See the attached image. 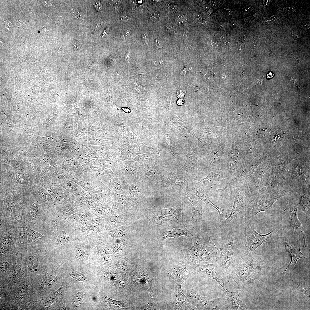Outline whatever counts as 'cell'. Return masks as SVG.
Segmentation results:
<instances>
[{"instance_id":"ee69618b","label":"cell","mask_w":310,"mask_h":310,"mask_svg":"<svg viewBox=\"0 0 310 310\" xmlns=\"http://www.w3.org/2000/svg\"><path fill=\"white\" fill-rule=\"evenodd\" d=\"M178 20L179 22H185L187 20L186 16L184 15H180L178 17Z\"/></svg>"},{"instance_id":"836d02e7","label":"cell","mask_w":310,"mask_h":310,"mask_svg":"<svg viewBox=\"0 0 310 310\" xmlns=\"http://www.w3.org/2000/svg\"><path fill=\"white\" fill-rule=\"evenodd\" d=\"M150 300L148 303L144 307V308L145 309H154L156 308L157 306V304L155 301L154 300L152 296L150 295Z\"/></svg>"},{"instance_id":"ab89813d","label":"cell","mask_w":310,"mask_h":310,"mask_svg":"<svg viewBox=\"0 0 310 310\" xmlns=\"http://www.w3.org/2000/svg\"><path fill=\"white\" fill-rule=\"evenodd\" d=\"M142 39L144 44L147 45L149 40V37L147 33H144L142 35Z\"/></svg>"},{"instance_id":"f35d334b","label":"cell","mask_w":310,"mask_h":310,"mask_svg":"<svg viewBox=\"0 0 310 310\" xmlns=\"http://www.w3.org/2000/svg\"><path fill=\"white\" fill-rule=\"evenodd\" d=\"M57 222L55 220H53L51 222L50 228L52 231L53 232L57 228Z\"/></svg>"},{"instance_id":"484cf974","label":"cell","mask_w":310,"mask_h":310,"mask_svg":"<svg viewBox=\"0 0 310 310\" xmlns=\"http://www.w3.org/2000/svg\"><path fill=\"white\" fill-rule=\"evenodd\" d=\"M69 275L75 280L81 282L86 281L87 279L85 275L76 270H73L69 273Z\"/></svg>"},{"instance_id":"83f0119b","label":"cell","mask_w":310,"mask_h":310,"mask_svg":"<svg viewBox=\"0 0 310 310\" xmlns=\"http://www.w3.org/2000/svg\"><path fill=\"white\" fill-rule=\"evenodd\" d=\"M170 182H171L172 185L177 186H181L183 185H185V184H186V180L185 178L181 176H180V175L177 176H175V177H173V178H171Z\"/></svg>"},{"instance_id":"9f6ffc18","label":"cell","mask_w":310,"mask_h":310,"mask_svg":"<svg viewBox=\"0 0 310 310\" xmlns=\"http://www.w3.org/2000/svg\"><path fill=\"white\" fill-rule=\"evenodd\" d=\"M184 101L182 99H179L177 102V104L179 105H182Z\"/></svg>"},{"instance_id":"277c9868","label":"cell","mask_w":310,"mask_h":310,"mask_svg":"<svg viewBox=\"0 0 310 310\" xmlns=\"http://www.w3.org/2000/svg\"><path fill=\"white\" fill-rule=\"evenodd\" d=\"M289 173L286 186L292 192L310 190L309 164L291 163L289 165Z\"/></svg>"},{"instance_id":"b9f144b4","label":"cell","mask_w":310,"mask_h":310,"mask_svg":"<svg viewBox=\"0 0 310 310\" xmlns=\"http://www.w3.org/2000/svg\"><path fill=\"white\" fill-rule=\"evenodd\" d=\"M283 11L287 13H290L293 12L294 9L293 8L291 7L287 6L284 8Z\"/></svg>"},{"instance_id":"6f0895ef","label":"cell","mask_w":310,"mask_h":310,"mask_svg":"<svg viewBox=\"0 0 310 310\" xmlns=\"http://www.w3.org/2000/svg\"><path fill=\"white\" fill-rule=\"evenodd\" d=\"M274 75V74L271 72L268 73L267 75V77L268 78H272Z\"/></svg>"},{"instance_id":"c3c4849f","label":"cell","mask_w":310,"mask_h":310,"mask_svg":"<svg viewBox=\"0 0 310 310\" xmlns=\"http://www.w3.org/2000/svg\"><path fill=\"white\" fill-rule=\"evenodd\" d=\"M130 54L129 51L127 52L125 54V60L126 62H128L130 59Z\"/></svg>"},{"instance_id":"7dc6e473","label":"cell","mask_w":310,"mask_h":310,"mask_svg":"<svg viewBox=\"0 0 310 310\" xmlns=\"http://www.w3.org/2000/svg\"><path fill=\"white\" fill-rule=\"evenodd\" d=\"M128 17L126 15H122L120 17V20L121 21H126L128 20Z\"/></svg>"},{"instance_id":"30bf717a","label":"cell","mask_w":310,"mask_h":310,"mask_svg":"<svg viewBox=\"0 0 310 310\" xmlns=\"http://www.w3.org/2000/svg\"><path fill=\"white\" fill-rule=\"evenodd\" d=\"M194 267L186 261H182L170 266L165 273L167 277L177 282L183 283L194 271Z\"/></svg>"},{"instance_id":"7bdbcfd3","label":"cell","mask_w":310,"mask_h":310,"mask_svg":"<svg viewBox=\"0 0 310 310\" xmlns=\"http://www.w3.org/2000/svg\"><path fill=\"white\" fill-rule=\"evenodd\" d=\"M93 5L97 10H99L101 9L102 8V5L100 2L99 1H94Z\"/></svg>"},{"instance_id":"7c38bea8","label":"cell","mask_w":310,"mask_h":310,"mask_svg":"<svg viewBox=\"0 0 310 310\" xmlns=\"http://www.w3.org/2000/svg\"><path fill=\"white\" fill-rule=\"evenodd\" d=\"M219 250V248L216 247L210 239L204 240L197 262L199 264H204L217 262Z\"/></svg>"},{"instance_id":"2e32d148","label":"cell","mask_w":310,"mask_h":310,"mask_svg":"<svg viewBox=\"0 0 310 310\" xmlns=\"http://www.w3.org/2000/svg\"><path fill=\"white\" fill-rule=\"evenodd\" d=\"M193 235L192 233L186 229L181 221L175 223L163 229L161 233L160 239L163 241L168 238H177L182 236H187L190 239Z\"/></svg>"},{"instance_id":"db71d44e","label":"cell","mask_w":310,"mask_h":310,"mask_svg":"<svg viewBox=\"0 0 310 310\" xmlns=\"http://www.w3.org/2000/svg\"><path fill=\"white\" fill-rule=\"evenodd\" d=\"M273 40V38L270 36H269L267 37L266 39V41L268 42H270L272 41Z\"/></svg>"},{"instance_id":"60d3db41","label":"cell","mask_w":310,"mask_h":310,"mask_svg":"<svg viewBox=\"0 0 310 310\" xmlns=\"http://www.w3.org/2000/svg\"><path fill=\"white\" fill-rule=\"evenodd\" d=\"M65 302L64 301H61V302H59L57 303V308L59 309H65L66 307L65 305Z\"/></svg>"},{"instance_id":"44dd1931","label":"cell","mask_w":310,"mask_h":310,"mask_svg":"<svg viewBox=\"0 0 310 310\" xmlns=\"http://www.w3.org/2000/svg\"><path fill=\"white\" fill-rule=\"evenodd\" d=\"M300 201L298 204L304 216L309 222L310 216V190H305L299 192Z\"/></svg>"},{"instance_id":"e0dca14e","label":"cell","mask_w":310,"mask_h":310,"mask_svg":"<svg viewBox=\"0 0 310 310\" xmlns=\"http://www.w3.org/2000/svg\"><path fill=\"white\" fill-rule=\"evenodd\" d=\"M282 240L286 250L289 253L291 257L290 261L283 272L285 273L288 269L292 268L295 265L298 259L306 257L301 252L300 244L299 242L290 241L286 237L283 238Z\"/></svg>"},{"instance_id":"816d5d0a","label":"cell","mask_w":310,"mask_h":310,"mask_svg":"<svg viewBox=\"0 0 310 310\" xmlns=\"http://www.w3.org/2000/svg\"><path fill=\"white\" fill-rule=\"evenodd\" d=\"M297 34L295 31L292 30L290 32L289 34L290 37L294 38Z\"/></svg>"},{"instance_id":"ffe728a7","label":"cell","mask_w":310,"mask_h":310,"mask_svg":"<svg viewBox=\"0 0 310 310\" xmlns=\"http://www.w3.org/2000/svg\"><path fill=\"white\" fill-rule=\"evenodd\" d=\"M185 196L193 206V212L192 218L195 221L201 220L202 217V208L196 197L192 193L191 190L188 188L186 189Z\"/></svg>"},{"instance_id":"603a6c76","label":"cell","mask_w":310,"mask_h":310,"mask_svg":"<svg viewBox=\"0 0 310 310\" xmlns=\"http://www.w3.org/2000/svg\"><path fill=\"white\" fill-rule=\"evenodd\" d=\"M182 283L177 282L175 288L174 305L177 309L180 308L184 303L188 301L187 296L182 292L181 285Z\"/></svg>"},{"instance_id":"1f68e13d","label":"cell","mask_w":310,"mask_h":310,"mask_svg":"<svg viewBox=\"0 0 310 310\" xmlns=\"http://www.w3.org/2000/svg\"><path fill=\"white\" fill-rule=\"evenodd\" d=\"M38 212V207L36 204H34L31 207L29 218L31 220H34L37 217Z\"/></svg>"},{"instance_id":"d590c367","label":"cell","mask_w":310,"mask_h":310,"mask_svg":"<svg viewBox=\"0 0 310 310\" xmlns=\"http://www.w3.org/2000/svg\"><path fill=\"white\" fill-rule=\"evenodd\" d=\"M23 228H19L17 233V239L19 241L22 242L24 240V233Z\"/></svg>"},{"instance_id":"5b68a950","label":"cell","mask_w":310,"mask_h":310,"mask_svg":"<svg viewBox=\"0 0 310 310\" xmlns=\"http://www.w3.org/2000/svg\"><path fill=\"white\" fill-rule=\"evenodd\" d=\"M183 207L182 204L169 208L152 210L148 212L147 216L153 226L171 225L181 221Z\"/></svg>"},{"instance_id":"cb8c5ba5","label":"cell","mask_w":310,"mask_h":310,"mask_svg":"<svg viewBox=\"0 0 310 310\" xmlns=\"http://www.w3.org/2000/svg\"><path fill=\"white\" fill-rule=\"evenodd\" d=\"M58 268L53 269L48 273L42 283V287L44 289L50 288L55 283L57 280L56 272Z\"/></svg>"},{"instance_id":"9c48e42d","label":"cell","mask_w":310,"mask_h":310,"mask_svg":"<svg viewBox=\"0 0 310 310\" xmlns=\"http://www.w3.org/2000/svg\"><path fill=\"white\" fill-rule=\"evenodd\" d=\"M226 165L215 168L208 173L207 176L197 183H195V187L203 190H208L214 185H218L224 179Z\"/></svg>"},{"instance_id":"d4e9b609","label":"cell","mask_w":310,"mask_h":310,"mask_svg":"<svg viewBox=\"0 0 310 310\" xmlns=\"http://www.w3.org/2000/svg\"><path fill=\"white\" fill-rule=\"evenodd\" d=\"M27 231L28 239L31 242H34L40 240L42 237V235L40 233L32 230L26 226Z\"/></svg>"},{"instance_id":"8992f818","label":"cell","mask_w":310,"mask_h":310,"mask_svg":"<svg viewBox=\"0 0 310 310\" xmlns=\"http://www.w3.org/2000/svg\"><path fill=\"white\" fill-rule=\"evenodd\" d=\"M245 226L246 237L245 246V257L249 256L262 244L272 240L274 235L277 231L276 229H274L266 234H260L255 230L254 223L250 219L245 221Z\"/></svg>"},{"instance_id":"7a4b0ae2","label":"cell","mask_w":310,"mask_h":310,"mask_svg":"<svg viewBox=\"0 0 310 310\" xmlns=\"http://www.w3.org/2000/svg\"><path fill=\"white\" fill-rule=\"evenodd\" d=\"M249 181V177H246L233 187L232 191L235 197L233 206L229 216L223 222L224 224H229L237 217H245L251 211L253 203L250 195Z\"/></svg>"},{"instance_id":"ba28073f","label":"cell","mask_w":310,"mask_h":310,"mask_svg":"<svg viewBox=\"0 0 310 310\" xmlns=\"http://www.w3.org/2000/svg\"><path fill=\"white\" fill-rule=\"evenodd\" d=\"M298 207V204L293 202L289 203L285 209L281 212V218L283 221L288 222L291 231L293 234H295V228L297 230L300 231L303 236V247L305 248L307 245L305 235L301 223L298 217L297 210Z\"/></svg>"},{"instance_id":"e575fe53","label":"cell","mask_w":310,"mask_h":310,"mask_svg":"<svg viewBox=\"0 0 310 310\" xmlns=\"http://www.w3.org/2000/svg\"><path fill=\"white\" fill-rule=\"evenodd\" d=\"M69 241L68 236L66 235H63L59 238L58 243L60 245H62L67 243Z\"/></svg>"},{"instance_id":"7402d4cb","label":"cell","mask_w":310,"mask_h":310,"mask_svg":"<svg viewBox=\"0 0 310 310\" xmlns=\"http://www.w3.org/2000/svg\"><path fill=\"white\" fill-rule=\"evenodd\" d=\"M68 287V285L66 282L64 280H63L61 286L58 290L44 298L43 301V304L44 307L48 309L55 301L63 297L65 294Z\"/></svg>"},{"instance_id":"11a10c76","label":"cell","mask_w":310,"mask_h":310,"mask_svg":"<svg viewBox=\"0 0 310 310\" xmlns=\"http://www.w3.org/2000/svg\"><path fill=\"white\" fill-rule=\"evenodd\" d=\"M270 4V1L268 0H265L264 1L263 4L265 6H267L269 5Z\"/></svg>"},{"instance_id":"680465c9","label":"cell","mask_w":310,"mask_h":310,"mask_svg":"<svg viewBox=\"0 0 310 310\" xmlns=\"http://www.w3.org/2000/svg\"><path fill=\"white\" fill-rule=\"evenodd\" d=\"M299 38H300L299 36V35L297 34H296V35L294 37V38L296 40H298Z\"/></svg>"},{"instance_id":"4316f807","label":"cell","mask_w":310,"mask_h":310,"mask_svg":"<svg viewBox=\"0 0 310 310\" xmlns=\"http://www.w3.org/2000/svg\"><path fill=\"white\" fill-rule=\"evenodd\" d=\"M211 310H226L220 298L212 299Z\"/></svg>"},{"instance_id":"5bb4252c","label":"cell","mask_w":310,"mask_h":310,"mask_svg":"<svg viewBox=\"0 0 310 310\" xmlns=\"http://www.w3.org/2000/svg\"><path fill=\"white\" fill-rule=\"evenodd\" d=\"M194 271L203 274L215 280L222 287L223 290L225 288L224 284L228 283L229 280L223 278L219 273L218 267L213 263L194 265Z\"/></svg>"},{"instance_id":"f907efd6","label":"cell","mask_w":310,"mask_h":310,"mask_svg":"<svg viewBox=\"0 0 310 310\" xmlns=\"http://www.w3.org/2000/svg\"><path fill=\"white\" fill-rule=\"evenodd\" d=\"M159 16V15L158 13H154L151 15L150 18L151 19H156L158 18Z\"/></svg>"},{"instance_id":"d6a6232c","label":"cell","mask_w":310,"mask_h":310,"mask_svg":"<svg viewBox=\"0 0 310 310\" xmlns=\"http://www.w3.org/2000/svg\"><path fill=\"white\" fill-rule=\"evenodd\" d=\"M76 255L78 259H83L88 256V254L87 251L85 249L82 248H79L76 251Z\"/></svg>"},{"instance_id":"f6af8a7d","label":"cell","mask_w":310,"mask_h":310,"mask_svg":"<svg viewBox=\"0 0 310 310\" xmlns=\"http://www.w3.org/2000/svg\"><path fill=\"white\" fill-rule=\"evenodd\" d=\"M310 22H308L304 23L303 25V28L305 30L308 29L310 28Z\"/></svg>"},{"instance_id":"4fadbf2b","label":"cell","mask_w":310,"mask_h":310,"mask_svg":"<svg viewBox=\"0 0 310 310\" xmlns=\"http://www.w3.org/2000/svg\"><path fill=\"white\" fill-rule=\"evenodd\" d=\"M191 244L187 249L182 250V253L185 261L194 266L197 260L202 248L203 239L197 234L194 235L190 238Z\"/></svg>"},{"instance_id":"6da1fadb","label":"cell","mask_w":310,"mask_h":310,"mask_svg":"<svg viewBox=\"0 0 310 310\" xmlns=\"http://www.w3.org/2000/svg\"><path fill=\"white\" fill-rule=\"evenodd\" d=\"M262 257L259 251H254L249 256L245 257L243 263L232 270L228 279L235 282L239 289L244 290L253 283L262 269L260 264Z\"/></svg>"},{"instance_id":"4dcf8cb0","label":"cell","mask_w":310,"mask_h":310,"mask_svg":"<svg viewBox=\"0 0 310 310\" xmlns=\"http://www.w3.org/2000/svg\"><path fill=\"white\" fill-rule=\"evenodd\" d=\"M104 297L108 303L112 307L115 308H119L122 307L123 304L122 301H118L111 299L106 295H104Z\"/></svg>"},{"instance_id":"9a60e30c","label":"cell","mask_w":310,"mask_h":310,"mask_svg":"<svg viewBox=\"0 0 310 310\" xmlns=\"http://www.w3.org/2000/svg\"><path fill=\"white\" fill-rule=\"evenodd\" d=\"M270 162L259 165L250 176L249 189L251 193H256L264 186L262 178L265 173L272 165Z\"/></svg>"},{"instance_id":"f5cc1de1","label":"cell","mask_w":310,"mask_h":310,"mask_svg":"<svg viewBox=\"0 0 310 310\" xmlns=\"http://www.w3.org/2000/svg\"><path fill=\"white\" fill-rule=\"evenodd\" d=\"M109 30V27H107L104 31L102 33L101 35V37H104L105 35L107 34Z\"/></svg>"},{"instance_id":"8fae6325","label":"cell","mask_w":310,"mask_h":310,"mask_svg":"<svg viewBox=\"0 0 310 310\" xmlns=\"http://www.w3.org/2000/svg\"><path fill=\"white\" fill-rule=\"evenodd\" d=\"M239 290L238 288L234 292H232L226 289L223 290L220 299L226 310L248 309L243 299L239 294Z\"/></svg>"},{"instance_id":"3957f363","label":"cell","mask_w":310,"mask_h":310,"mask_svg":"<svg viewBox=\"0 0 310 310\" xmlns=\"http://www.w3.org/2000/svg\"><path fill=\"white\" fill-rule=\"evenodd\" d=\"M284 187L268 190H260L256 193H250L253 205L250 212L245 217V221L251 219L261 212L270 214L275 202L282 197L289 195L291 192L288 189Z\"/></svg>"},{"instance_id":"bcb514c9","label":"cell","mask_w":310,"mask_h":310,"mask_svg":"<svg viewBox=\"0 0 310 310\" xmlns=\"http://www.w3.org/2000/svg\"><path fill=\"white\" fill-rule=\"evenodd\" d=\"M167 29L169 32H175L176 30V28L173 26H170L167 27Z\"/></svg>"},{"instance_id":"681fc988","label":"cell","mask_w":310,"mask_h":310,"mask_svg":"<svg viewBox=\"0 0 310 310\" xmlns=\"http://www.w3.org/2000/svg\"><path fill=\"white\" fill-rule=\"evenodd\" d=\"M155 43L156 46L158 48L160 49L162 47V45L161 43L157 39L155 40Z\"/></svg>"},{"instance_id":"f546056e","label":"cell","mask_w":310,"mask_h":310,"mask_svg":"<svg viewBox=\"0 0 310 310\" xmlns=\"http://www.w3.org/2000/svg\"><path fill=\"white\" fill-rule=\"evenodd\" d=\"M28 268L32 272H36L38 270L37 265L33 257L30 256L28 258Z\"/></svg>"},{"instance_id":"74e56055","label":"cell","mask_w":310,"mask_h":310,"mask_svg":"<svg viewBox=\"0 0 310 310\" xmlns=\"http://www.w3.org/2000/svg\"><path fill=\"white\" fill-rule=\"evenodd\" d=\"M131 31L128 30L123 31L121 34V37L122 39H124L128 37L131 34Z\"/></svg>"},{"instance_id":"f1b7e54d","label":"cell","mask_w":310,"mask_h":310,"mask_svg":"<svg viewBox=\"0 0 310 310\" xmlns=\"http://www.w3.org/2000/svg\"><path fill=\"white\" fill-rule=\"evenodd\" d=\"M85 297V294L82 291H80L77 293L73 298V302L75 306L77 307L81 305L84 302Z\"/></svg>"},{"instance_id":"8d00e7d4","label":"cell","mask_w":310,"mask_h":310,"mask_svg":"<svg viewBox=\"0 0 310 310\" xmlns=\"http://www.w3.org/2000/svg\"><path fill=\"white\" fill-rule=\"evenodd\" d=\"M121 229H117L112 232V235L115 237H118L122 236L124 234V232Z\"/></svg>"},{"instance_id":"52a82bcc","label":"cell","mask_w":310,"mask_h":310,"mask_svg":"<svg viewBox=\"0 0 310 310\" xmlns=\"http://www.w3.org/2000/svg\"><path fill=\"white\" fill-rule=\"evenodd\" d=\"M234 240V234L231 233L223 238L220 243L219 250L222 263L220 267L224 272H227L229 266L236 261L233 252Z\"/></svg>"},{"instance_id":"ac0fdd59","label":"cell","mask_w":310,"mask_h":310,"mask_svg":"<svg viewBox=\"0 0 310 310\" xmlns=\"http://www.w3.org/2000/svg\"><path fill=\"white\" fill-rule=\"evenodd\" d=\"M188 301L199 310H211V299L198 294L194 289L185 290Z\"/></svg>"},{"instance_id":"d6986e66","label":"cell","mask_w":310,"mask_h":310,"mask_svg":"<svg viewBox=\"0 0 310 310\" xmlns=\"http://www.w3.org/2000/svg\"><path fill=\"white\" fill-rule=\"evenodd\" d=\"M191 189L193 194L198 198L217 210L221 221L224 222L227 217L228 215L230 214V210L220 208L216 205L210 199L206 191L195 187H192Z\"/></svg>"}]
</instances>
